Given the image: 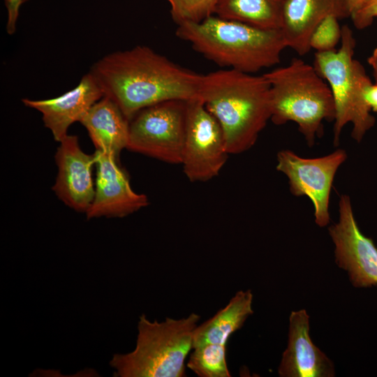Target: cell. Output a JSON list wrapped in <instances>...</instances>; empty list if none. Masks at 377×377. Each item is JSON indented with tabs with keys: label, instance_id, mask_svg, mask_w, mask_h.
Here are the masks:
<instances>
[{
	"label": "cell",
	"instance_id": "obj_20",
	"mask_svg": "<svg viewBox=\"0 0 377 377\" xmlns=\"http://www.w3.org/2000/svg\"><path fill=\"white\" fill-rule=\"evenodd\" d=\"M170 6L173 20L184 22H200L215 13L219 0H166Z\"/></svg>",
	"mask_w": 377,
	"mask_h": 377
},
{
	"label": "cell",
	"instance_id": "obj_22",
	"mask_svg": "<svg viewBox=\"0 0 377 377\" xmlns=\"http://www.w3.org/2000/svg\"><path fill=\"white\" fill-rule=\"evenodd\" d=\"M354 26L359 29H364L377 17V0H369L362 8L350 16Z\"/></svg>",
	"mask_w": 377,
	"mask_h": 377
},
{
	"label": "cell",
	"instance_id": "obj_10",
	"mask_svg": "<svg viewBox=\"0 0 377 377\" xmlns=\"http://www.w3.org/2000/svg\"><path fill=\"white\" fill-rule=\"evenodd\" d=\"M339 214L338 222L328 229L335 246L337 264L348 272L354 286H377V248L360 231L347 195L340 197Z\"/></svg>",
	"mask_w": 377,
	"mask_h": 377
},
{
	"label": "cell",
	"instance_id": "obj_6",
	"mask_svg": "<svg viewBox=\"0 0 377 377\" xmlns=\"http://www.w3.org/2000/svg\"><path fill=\"white\" fill-rule=\"evenodd\" d=\"M340 43L337 50L316 52L313 65L327 81L333 96L334 147L339 145L341 131L347 124H353L351 135L360 142L375 123L364 99L365 90L372 83L363 66L353 57L355 40L348 25L341 27Z\"/></svg>",
	"mask_w": 377,
	"mask_h": 377
},
{
	"label": "cell",
	"instance_id": "obj_18",
	"mask_svg": "<svg viewBox=\"0 0 377 377\" xmlns=\"http://www.w3.org/2000/svg\"><path fill=\"white\" fill-rule=\"evenodd\" d=\"M282 0H219L216 16L265 29H280Z\"/></svg>",
	"mask_w": 377,
	"mask_h": 377
},
{
	"label": "cell",
	"instance_id": "obj_3",
	"mask_svg": "<svg viewBox=\"0 0 377 377\" xmlns=\"http://www.w3.org/2000/svg\"><path fill=\"white\" fill-rule=\"evenodd\" d=\"M176 35L221 67L253 74L280 62L287 47L280 29H265L218 16L177 24Z\"/></svg>",
	"mask_w": 377,
	"mask_h": 377
},
{
	"label": "cell",
	"instance_id": "obj_16",
	"mask_svg": "<svg viewBox=\"0 0 377 377\" xmlns=\"http://www.w3.org/2000/svg\"><path fill=\"white\" fill-rule=\"evenodd\" d=\"M80 123L87 131L96 151L119 160L121 151L127 149L129 120L112 100L103 96L91 107Z\"/></svg>",
	"mask_w": 377,
	"mask_h": 377
},
{
	"label": "cell",
	"instance_id": "obj_5",
	"mask_svg": "<svg viewBox=\"0 0 377 377\" xmlns=\"http://www.w3.org/2000/svg\"><path fill=\"white\" fill-rule=\"evenodd\" d=\"M200 316L151 321L142 314L134 350L114 354L110 361L116 377H184L185 361L193 348V334Z\"/></svg>",
	"mask_w": 377,
	"mask_h": 377
},
{
	"label": "cell",
	"instance_id": "obj_17",
	"mask_svg": "<svg viewBox=\"0 0 377 377\" xmlns=\"http://www.w3.org/2000/svg\"><path fill=\"white\" fill-rule=\"evenodd\" d=\"M252 302L250 290L237 292L224 308L196 327L193 334V348L207 343L227 345L230 337L253 313Z\"/></svg>",
	"mask_w": 377,
	"mask_h": 377
},
{
	"label": "cell",
	"instance_id": "obj_23",
	"mask_svg": "<svg viewBox=\"0 0 377 377\" xmlns=\"http://www.w3.org/2000/svg\"><path fill=\"white\" fill-rule=\"evenodd\" d=\"M28 0H4L7 12L6 31L12 35L15 33L17 22L21 6Z\"/></svg>",
	"mask_w": 377,
	"mask_h": 377
},
{
	"label": "cell",
	"instance_id": "obj_2",
	"mask_svg": "<svg viewBox=\"0 0 377 377\" xmlns=\"http://www.w3.org/2000/svg\"><path fill=\"white\" fill-rule=\"evenodd\" d=\"M269 83L232 69L203 75L199 97L219 123L229 154L251 148L271 118Z\"/></svg>",
	"mask_w": 377,
	"mask_h": 377
},
{
	"label": "cell",
	"instance_id": "obj_19",
	"mask_svg": "<svg viewBox=\"0 0 377 377\" xmlns=\"http://www.w3.org/2000/svg\"><path fill=\"white\" fill-rule=\"evenodd\" d=\"M186 366L199 377H230L227 345L207 343L193 348Z\"/></svg>",
	"mask_w": 377,
	"mask_h": 377
},
{
	"label": "cell",
	"instance_id": "obj_24",
	"mask_svg": "<svg viewBox=\"0 0 377 377\" xmlns=\"http://www.w3.org/2000/svg\"><path fill=\"white\" fill-rule=\"evenodd\" d=\"M364 99L370 109L377 112V83L371 84L366 89Z\"/></svg>",
	"mask_w": 377,
	"mask_h": 377
},
{
	"label": "cell",
	"instance_id": "obj_21",
	"mask_svg": "<svg viewBox=\"0 0 377 377\" xmlns=\"http://www.w3.org/2000/svg\"><path fill=\"white\" fill-rule=\"evenodd\" d=\"M339 18L330 15L325 18L316 28L310 39V47L317 52L335 50L341 38V27Z\"/></svg>",
	"mask_w": 377,
	"mask_h": 377
},
{
	"label": "cell",
	"instance_id": "obj_13",
	"mask_svg": "<svg viewBox=\"0 0 377 377\" xmlns=\"http://www.w3.org/2000/svg\"><path fill=\"white\" fill-rule=\"evenodd\" d=\"M104 96L98 84L89 72L78 84L66 93L50 99L23 98V104L42 114L45 126L53 138L60 142L68 133V128L80 121L91 107Z\"/></svg>",
	"mask_w": 377,
	"mask_h": 377
},
{
	"label": "cell",
	"instance_id": "obj_12",
	"mask_svg": "<svg viewBox=\"0 0 377 377\" xmlns=\"http://www.w3.org/2000/svg\"><path fill=\"white\" fill-rule=\"evenodd\" d=\"M59 142L54 156L57 175L52 191L66 206L85 213L95 194L91 173L95 154H86L75 135L68 134Z\"/></svg>",
	"mask_w": 377,
	"mask_h": 377
},
{
	"label": "cell",
	"instance_id": "obj_9",
	"mask_svg": "<svg viewBox=\"0 0 377 377\" xmlns=\"http://www.w3.org/2000/svg\"><path fill=\"white\" fill-rule=\"evenodd\" d=\"M343 149L313 158L300 157L286 149L277 154L276 170L288 179L290 193L307 196L313 203L316 223L326 226L330 221L329 205L333 180L338 168L346 160Z\"/></svg>",
	"mask_w": 377,
	"mask_h": 377
},
{
	"label": "cell",
	"instance_id": "obj_15",
	"mask_svg": "<svg viewBox=\"0 0 377 377\" xmlns=\"http://www.w3.org/2000/svg\"><path fill=\"white\" fill-rule=\"evenodd\" d=\"M289 322L288 343L279 367V376H334L332 362L310 338L309 316L306 311H292Z\"/></svg>",
	"mask_w": 377,
	"mask_h": 377
},
{
	"label": "cell",
	"instance_id": "obj_4",
	"mask_svg": "<svg viewBox=\"0 0 377 377\" xmlns=\"http://www.w3.org/2000/svg\"><path fill=\"white\" fill-rule=\"evenodd\" d=\"M269 83L271 118L276 125L295 122L307 145L323 134V121H334L331 89L313 66L294 58L283 67L265 74Z\"/></svg>",
	"mask_w": 377,
	"mask_h": 377
},
{
	"label": "cell",
	"instance_id": "obj_7",
	"mask_svg": "<svg viewBox=\"0 0 377 377\" xmlns=\"http://www.w3.org/2000/svg\"><path fill=\"white\" fill-rule=\"evenodd\" d=\"M186 101H164L136 113L129 121L127 149L168 163L181 164Z\"/></svg>",
	"mask_w": 377,
	"mask_h": 377
},
{
	"label": "cell",
	"instance_id": "obj_14",
	"mask_svg": "<svg viewBox=\"0 0 377 377\" xmlns=\"http://www.w3.org/2000/svg\"><path fill=\"white\" fill-rule=\"evenodd\" d=\"M330 15L350 17L345 0H282L280 30L287 47L301 56L306 54L313 32Z\"/></svg>",
	"mask_w": 377,
	"mask_h": 377
},
{
	"label": "cell",
	"instance_id": "obj_25",
	"mask_svg": "<svg viewBox=\"0 0 377 377\" xmlns=\"http://www.w3.org/2000/svg\"><path fill=\"white\" fill-rule=\"evenodd\" d=\"M369 0H345L350 16L362 8Z\"/></svg>",
	"mask_w": 377,
	"mask_h": 377
},
{
	"label": "cell",
	"instance_id": "obj_1",
	"mask_svg": "<svg viewBox=\"0 0 377 377\" xmlns=\"http://www.w3.org/2000/svg\"><path fill=\"white\" fill-rule=\"evenodd\" d=\"M89 73L129 121L154 104L199 97L203 77L145 45L108 54Z\"/></svg>",
	"mask_w": 377,
	"mask_h": 377
},
{
	"label": "cell",
	"instance_id": "obj_11",
	"mask_svg": "<svg viewBox=\"0 0 377 377\" xmlns=\"http://www.w3.org/2000/svg\"><path fill=\"white\" fill-rule=\"evenodd\" d=\"M96 177L93 201L85 212L88 219L101 217L121 218L149 205L148 198L136 193L111 154L96 151Z\"/></svg>",
	"mask_w": 377,
	"mask_h": 377
},
{
	"label": "cell",
	"instance_id": "obj_8",
	"mask_svg": "<svg viewBox=\"0 0 377 377\" xmlns=\"http://www.w3.org/2000/svg\"><path fill=\"white\" fill-rule=\"evenodd\" d=\"M228 155L222 128L202 98L188 100L181 163L186 177L192 182L213 179L221 172Z\"/></svg>",
	"mask_w": 377,
	"mask_h": 377
},
{
	"label": "cell",
	"instance_id": "obj_26",
	"mask_svg": "<svg viewBox=\"0 0 377 377\" xmlns=\"http://www.w3.org/2000/svg\"><path fill=\"white\" fill-rule=\"evenodd\" d=\"M368 62L374 70L377 83V47L374 51L372 55L368 59Z\"/></svg>",
	"mask_w": 377,
	"mask_h": 377
}]
</instances>
